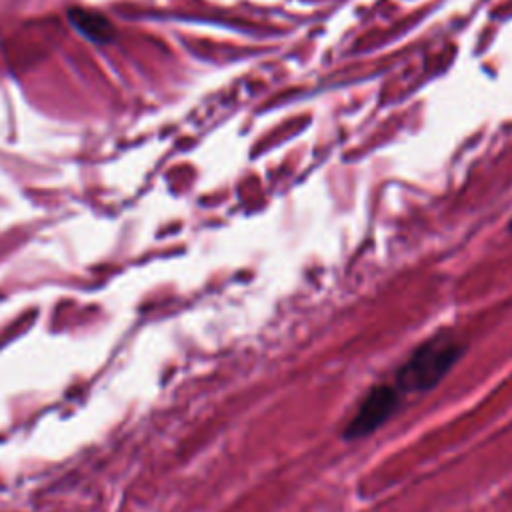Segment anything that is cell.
<instances>
[{"label": "cell", "mask_w": 512, "mask_h": 512, "mask_svg": "<svg viewBox=\"0 0 512 512\" xmlns=\"http://www.w3.org/2000/svg\"><path fill=\"white\" fill-rule=\"evenodd\" d=\"M464 354V344L450 332H438L418 344L398 366L394 386L404 394H420L436 388Z\"/></svg>", "instance_id": "cell-1"}, {"label": "cell", "mask_w": 512, "mask_h": 512, "mask_svg": "<svg viewBox=\"0 0 512 512\" xmlns=\"http://www.w3.org/2000/svg\"><path fill=\"white\" fill-rule=\"evenodd\" d=\"M402 394L394 384H376L360 400L350 422L344 426L346 440H358L384 426L402 406Z\"/></svg>", "instance_id": "cell-2"}, {"label": "cell", "mask_w": 512, "mask_h": 512, "mask_svg": "<svg viewBox=\"0 0 512 512\" xmlns=\"http://www.w3.org/2000/svg\"><path fill=\"white\" fill-rule=\"evenodd\" d=\"M68 18L72 22V26L90 42L96 44H108L114 38V26L112 22L94 10H86V8H72L68 12Z\"/></svg>", "instance_id": "cell-3"}, {"label": "cell", "mask_w": 512, "mask_h": 512, "mask_svg": "<svg viewBox=\"0 0 512 512\" xmlns=\"http://www.w3.org/2000/svg\"><path fill=\"white\" fill-rule=\"evenodd\" d=\"M510 230H512V222H510Z\"/></svg>", "instance_id": "cell-4"}]
</instances>
